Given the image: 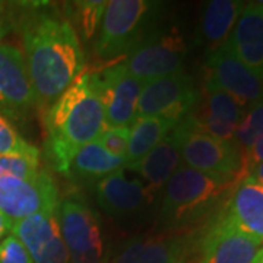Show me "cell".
I'll use <instances>...</instances> for the list:
<instances>
[{"mask_svg":"<svg viewBox=\"0 0 263 263\" xmlns=\"http://www.w3.org/2000/svg\"><path fill=\"white\" fill-rule=\"evenodd\" d=\"M18 24L38 111H46L79 76L85 57L78 32L53 3H18Z\"/></svg>","mask_w":263,"mask_h":263,"instance_id":"6da1fadb","label":"cell"},{"mask_svg":"<svg viewBox=\"0 0 263 263\" xmlns=\"http://www.w3.org/2000/svg\"><path fill=\"white\" fill-rule=\"evenodd\" d=\"M46 149L57 171L69 176L72 158L82 146L98 141L108 127L103 104L95 94L89 73L84 72L43 111Z\"/></svg>","mask_w":263,"mask_h":263,"instance_id":"7a4b0ae2","label":"cell"},{"mask_svg":"<svg viewBox=\"0 0 263 263\" xmlns=\"http://www.w3.org/2000/svg\"><path fill=\"white\" fill-rule=\"evenodd\" d=\"M237 181L219 179L181 165L162 192L158 224L167 233H176L202 222L214 214L219 202Z\"/></svg>","mask_w":263,"mask_h":263,"instance_id":"3957f363","label":"cell"},{"mask_svg":"<svg viewBox=\"0 0 263 263\" xmlns=\"http://www.w3.org/2000/svg\"><path fill=\"white\" fill-rule=\"evenodd\" d=\"M183 165L230 181H240L243 155L234 141H222L202 132L189 114L173 129Z\"/></svg>","mask_w":263,"mask_h":263,"instance_id":"277c9868","label":"cell"},{"mask_svg":"<svg viewBox=\"0 0 263 263\" xmlns=\"http://www.w3.org/2000/svg\"><path fill=\"white\" fill-rule=\"evenodd\" d=\"M154 3L146 0H110L104 10L95 56L114 63L126 56L148 31Z\"/></svg>","mask_w":263,"mask_h":263,"instance_id":"5b68a950","label":"cell"},{"mask_svg":"<svg viewBox=\"0 0 263 263\" xmlns=\"http://www.w3.org/2000/svg\"><path fill=\"white\" fill-rule=\"evenodd\" d=\"M187 46L177 27L148 29L126 54L123 65L142 82L183 72Z\"/></svg>","mask_w":263,"mask_h":263,"instance_id":"8992f818","label":"cell"},{"mask_svg":"<svg viewBox=\"0 0 263 263\" xmlns=\"http://www.w3.org/2000/svg\"><path fill=\"white\" fill-rule=\"evenodd\" d=\"M57 216L70 263H105L101 224L91 208L67 197L60 202Z\"/></svg>","mask_w":263,"mask_h":263,"instance_id":"52a82bcc","label":"cell"},{"mask_svg":"<svg viewBox=\"0 0 263 263\" xmlns=\"http://www.w3.org/2000/svg\"><path fill=\"white\" fill-rule=\"evenodd\" d=\"M89 82L103 104L108 127H129L136 119L143 82L132 75L123 62L89 73Z\"/></svg>","mask_w":263,"mask_h":263,"instance_id":"ba28073f","label":"cell"},{"mask_svg":"<svg viewBox=\"0 0 263 263\" xmlns=\"http://www.w3.org/2000/svg\"><path fill=\"white\" fill-rule=\"evenodd\" d=\"M200 91L192 76L184 72L143 82L136 117H162L177 123L199 101Z\"/></svg>","mask_w":263,"mask_h":263,"instance_id":"9c48e42d","label":"cell"},{"mask_svg":"<svg viewBox=\"0 0 263 263\" xmlns=\"http://www.w3.org/2000/svg\"><path fill=\"white\" fill-rule=\"evenodd\" d=\"M59 205L56 183L44 170L29 179L0 180V212L12 222L37 214L57 212Z\"/></svg>","mask_w":263,"mask_h":263,"instance_id":"30bf717a","label":"cell"},{"mask_svg":"<svg viewBox=\"0 0 263 263\" xmlns=\"http://www.w3.org/2000/svg\"><path fill=\"white\" fill-rule=\"evenodd\" d=\"M37 110L24 53L12 44H0V113L10 123L25 122Z\"/></svg>","mask_w":263,"mask_h":263,"instance_id":"8fae6325","label":"cell"},{"mask_svg":"<svg viewBox=\"0 0 263 263\" xmlns=\"http://www.w3.org/2000/svg\"><path fill=\"white\" fill-rule=\"evenodd\" d=\"M205 81L230 94L243 107L263 101V79L222 44L209 51L205 62Z\"/></svg>","mask_w":263,"mask_h":263,"instance_id":"7c38bea8","label":"cell"},{"mask_svg":"<svg viewBox=\"0 0 263 263\" xmlns=\"http://www.w3.org/2000/svg\"><path fill=\"white\" fill-rule=\"evenodd\" d=\"M203 233H186L132 240L110 263H193L197 262Z\"/></svg>","mask_w":263,"mask_h":263,"instance_id":"4fadbf2b","label":"cell"},{"mask_svg":"<svg viewBox=\"0 0 263 263\" xmlns=\"http://www.w3.org/2000/svg\"><path fill=\"white\" fill-rule=\"evenodd\" d=\"M57 212L37 214L12 222L10 233L25 246L32 263H70Z\"/></svg>","mask_w":263,"mask_h":263,"instance_id":"5bb4252c","label":"cell"},{"mask_svg":"<svg viewBox=\"0 0 263 263\" xmlns=\"http://www.w3.org/2000/svg\"><path fill=\"white\" fill-rule=\"evenodd\" d=\"M98 206L113 218L132 216L152 205L155 195L141 180L129 179L124 170L98 180L95 184Z\"/></svg>","mask_w":263,"mask_h":263,"instance_id":"9a60e30c","label":"cell"},{"mask_svg":"<svg viewBox=\"0 0 263 263\" xmlns=\"http://www.w3.org/2000/svg\"><path fill=\"white\" fill-rule=\"evenodd\" d=\"M262 243L237 231L219 215L205 228L196 263H253Z\"/></svg>","mask_w":263,"mask_h":263,"instance_id":"2e32d148","label":"cell"},{"mask_svg":"<svg viewBox=\"0 0 263 263\" xmlns=\"http://www.w3.org/2000/svg\"><path fill=\"white\" fill-rule=\"evenodd\" d=\"M219 218L263 245V184L245 177L233 189Z\"/></svg>","mask_w":263,"mask_h":263,"instance_id":"e0dca14e","label":"cell"},{"mask_svg":"<svg viewBox=\"0 0 263 263\" xmlns=\"http://www.w3.org/2000/svg\"><path fill=\"white\" fill-rule=\"evenodd\" d=\"M226 44L237 59L263 79V2L246 5Z\"/></svg>","mask_w":263,"mask_h":263,"instance_id":"ac0fdd59","label":"cell"},{"mask_svg":"<svg viewBox=\"0 0 263 263\" xmlns=\"http://www.w3.org/2000/svg\"><path fill=\"white\" fill-rule=\"evenodd\" d=\"M183 165L177 138L171 130L168 136L148 152L142 160L126 165V168L138 174L145 186L155 195L167 184L171 176Z\"/></svg>","mask_w":263,"mask_h":263,"instance_id":"d6986e66","label":"cell"},{"mask_svg":"<svg viewBox=\"0 0 263 263\" xmlns=\"http://www.w3.org/2000/svg\"><path fill=\"white\" fill-rule=\"evenodd\" d=\"M245 2L238 0H211L200 15L195 43L206 46L209 51L226 44L240 18Z\"/></svg>","mask_w":263,"mask_h":263,"instance_id":"ffe728a7","label":"cell"},{"mask_svg":"<svg viewBox=\"0 0 263 263\" xmlns=\"http://www.w3.org/2000/svg\"><path fill=\"white\" fill-rule=\"evenodd\" d=\"M176 127V123L162 117H136L129 127L127 165L142 160L148 152L160 145Z\"/></svg>","mask_w":263,"mask_h":263,"instance_id":"44dd1931","label":"cell"},{"mask_svg":"<svg viewBox=\"0 0 263 263\" xmlns=\"http://www.w3.org/2000/svg\"><path fill=\"white\" fill-rule=\"evenodd\" d=\"M127 165L126 160L114 157L95 141L82 146L70 162L69 176H78L86 180L104 179Z\"/></svg>","mask_w":263,"mask_h":263,"instance_id":"7402d4cb","label":"cell"},{"mask_svg":"<svg viewBox=\"0 0 263 263\" xmlns=\"http://www.w3.org/2000/svg\"><path fill=\"white\" fill-rule=\"evenodd\" d=\"M200 110L211 114L212 117L219 119L231 126H238L246 113V107L234 100L230 94L221 91L215 85L205 81L200 98L196 104Z\"/></svg>","mask_w":263,"mask_h":263,"instance_id":"603a6c76","label":"cell"},{"mask_svg":"<svg viewBox=\"0 0 263 263\" xmlns=\"http://www.w3.org/2000/svg\"><path fill=\"white\" fill-rule=\"evenodd\" d=\"M69 5L70 6L67 9L72 10V16H73L72 19L78 24L81 35L85 41H89L101 27L107 2L86 0V2H73Z\"/></svg>","mask_w":263,"mask_h":263,"instance_id":"cb8c5ba5","label":"cell"},{"mask_svg":"<svg viewBox=\"0 0 263 263\" xmlns=\"http://www.w3.org/2000/svg\"><path fill=\"white\" fill-rule=\"evenodd\" d=\"M260 138H263V101L252 105L238 123L234 133L235 145L243 152L249 151Z\"/></svg>","mask_w":263,"mask_h":263,"instance_id":"d4e9b609","label":"cell"},{"mask_svg":"<svg viewBox=\"0 0 263 263\" xmlns=\"http://www.w3.org/2000/svg\"><path fill=\"white\" fill-rule=\"evenodd\" d=\"M40 173V154L0 155V180L6 177L29 179Z\"/></svg>","mask_w":263,"mask_h":263,"instance_id":"484cf974","label":"cell"},{"mask_svg":"<svg viewBox=\"0 0 263 263\" xmlns=\"http://www.w3.org/2000/svg\"><path fill=\"white\" fill-rule=\"evenodd\" d=\"M34 155L40 151L25 141L13 124L0 113V155Z\"/></svg>","mask_w":263,"mask_h":263,"instance_id":"4316f807","label":"cell"},{"mask_svg":"<svg viewBox=\"0 0 263 263\" xmlns=\"http://www.w3.org/2000/svg\"><path fill=\"white\" fill-rule=\"evenodd\" d=\"M97 142L111 155L126 160L129 146V127H107Z\"/></svg>","mask_w":263,"mask_h":263,"instance_id":"83f0119b","label":"cell"},{"mask_svg":"<svg viewBox=\"0 0 263 263\" xmlns=\"http://www.w3.org/2000/svg\"><path fill=\"white\" fill-rule=\"evenodd\" d=\"M0 263H32V259L22 241L10 233L0 241Z\"/></svg>","mask_w":263,"mask_h":263,"instance_id":"f1b7e54d","label":"cell"},{"mask_svg":"<svg viewBox=\"0 0 263 263\" xmlns=\"http://www.w3.org/2000/svg\"><path fill=\"white\" fill-rule=\"evenodd\" d=\"M18 3L0 2V41L9 35L18 24Z\"/></svg>","mask_w":263,"mask_h":263,"instance_id":"f546056e","label":"cell"},{"mask_svg":"<svg viewBox=\"0 0 263 263\" xmlns=\"http://www.w3.org/2000/svg\"><path fill=\"white\" fill-rule=\"evenodd\" d=\"M260 162H263V138H260L257 142H254V145L250 149L243 152L241 179H245L246 176Z\"/></svg>","mask_w":263,"mask_h":263,"instance_id":"4dcf8cb0","label":"cell"},{"mask_svg":"<svg viewBox=\"0 0 263 263\" xmlns=\"http://www.w3.org/2000/svg\"><path fill=\"white\" fill-rule=\"evenodd\" d=\"M10 227H12V221L5 214L0 212V241L6 237L8 233H10Z\"/></svg>","mask_w":263,"mask_h":263,"instance_id":"1f68e13d","label":"cell"},{"mask_svg":"<svg viewBox=\"0 0 263 263\" xmlns=\"http://www.w3.org/2000/svg\"><path fill=\"white\" fill-rule=\"evenodd\" d=\"M246 177H250L252 180H254V181H257V183H260V184H263V162H260V164H257L256 167H254Z\"/></svg>","mask_w":263,"mask_h":263,"instance_id":"d6a6232c","label":"cell"},{"mask_svg":"<svg viewBox=\"0 0 263 263\" xmlns=\"http://www.w3.org/2000/svg\"><path fill=\"white\" fill-rule=\"evenodd\" d=\"M253 263H263V245H262V247L259 249V252H257V254L254 256Z\"/></svg>","mask_w":263,"mask_h":263,"instance_id":"836d02e7","label":"cell"}]
</instances>
